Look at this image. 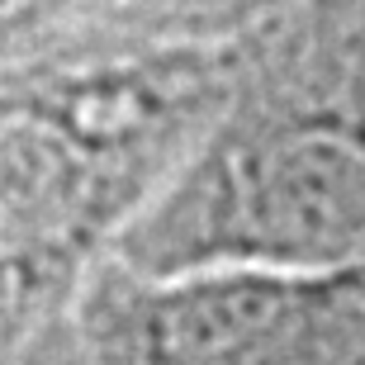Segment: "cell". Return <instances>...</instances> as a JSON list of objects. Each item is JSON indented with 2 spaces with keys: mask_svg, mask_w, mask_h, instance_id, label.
Wrapping results in <instances>:
<instances>
[{
  "mask_svg": "<svg viewBox=\"0 0 365 365\" xmlns=\"http://www.w3.org/2000/svg\"><path fill=\"white\" fill-rule=\"evenodd\" d=\"M114 261L365 275V0H289L232 43L214 123Z\"/></svg>",
  "mask_w": 365,
  "mask_h": 365,
  "instance_id": "cell-1",
  "label": "cell"
},
{
  "mask_svg": "<svg viewBox=\"0 0 365 365\" xmlns=\"http://www.w3.org/2000/svg\"><path fill=\"white\" fill-rule=\"evenodd\" d=\"M223 53L0 67V356L62 323L200 148Z\"/></svg>",
  "mask_w": 365,
  "mask_h": 365,
  "instance_id": "cell-2",
  "label": "cell"
},
{
  "mask_svg": "<svg viewBox=\"0 0 365 365\" xmlns=\"http://www.w3.org/2000/svg\"><path fill=\"white\" fill-rule=\"evenodd\" d=\"M67 327L86 365H365V275L109 261Z\"/></svg>",
  "mask_w": 365,
  "mask_h": 365,
  "instance_id": "cell-3",
  "label": "cell"
},
{
  "mask_svg": "<svg viewBox=\"0 0 365 365\" xmlns=\"http://www.w3.org/2000/svg\"><path fill=\"white\" fill-rule=\"evenodd\" d=\"M289 0H0V67L223 53Z\"/></svg>",
  "mask_w": 365,
  "mask_h": 365,
  "instance_id": "cell-4",
  "label": "cell"
},
{
  "mask_svg": "<svg viewBox=\"0 0 365 365\" xmlns=\"http://www.w3.org/2000/svg\"><path fill=\"white\" fill-rule=\"evenodd\" d=\"M0 365H86V356L71 337L67 318H62V323L43 327L38 337H29L24 346H14L10 356H0Z\"/></svg>",
  "mask_w": 365,
  "mask_h": 365,
  "instance_id": "cell-5",
  "label": "cell"
}]
</instances>
